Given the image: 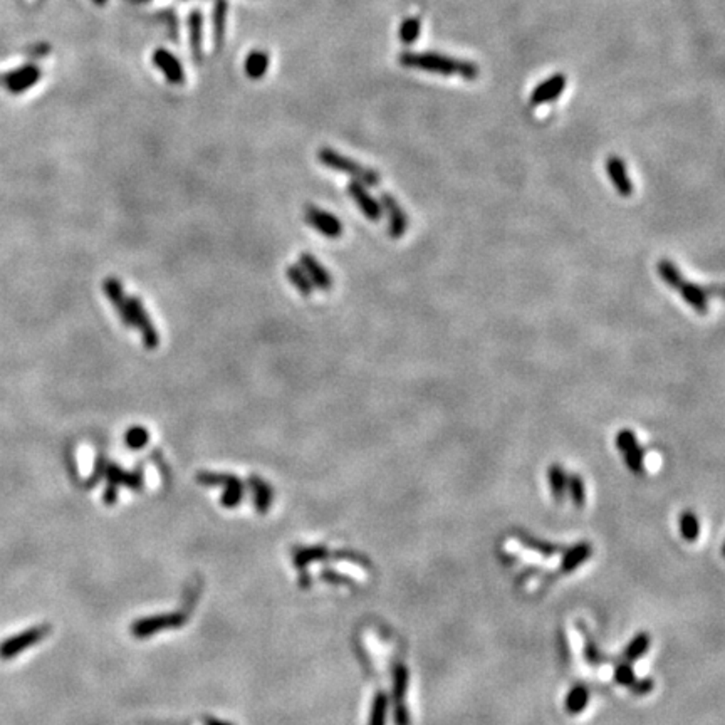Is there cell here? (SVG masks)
<instances>
[{"instance_id": "cell-1", "label": "cell", "mask_w": 725, "mask_h": 725, "mask_svg": "<svg viewBox=\"0 0 725 725\" xmlns=\"http://www.w3.org/2000/svg\"><path fill=\"white\" fill-rule=\"evenodd\" d=\"M398 63L408 69L425 71V73L440 74V76H461L467 81H474L480 74L479 66L475 63L455 59L439 52H403L398 57Z\"/></svg>"}, {"instance_id": "cell-2", "label": "cell", "mask_w": 725, "mask_h": 725, "mask_svg": "<svg viewBox=\"0 0 725 725\" xmlns=\"http://www.w3.org/2000/svg\"><path fill=\"white\" fill-rule=\"evenodd\" d=\"M317 160H319L322 166L346 173L351 176L353 180L366 185V187H378V185L382 183V175H379L377 170L361 165V163L353 160V158L344 157V154L336 152V150L329 147L319 148V152H317Z\"/></svg>"}, {"instance_id": "cell-3", "label": "cell", "mask_w": 725, "mask_h": 725, "mask_svg": "<svg viewBox=\"0 0 725 725\" xmlns=\"http://www.w3.org/2000/svg\"><path fill=\"white\" fill-rule=\"evenodd\" d=\"M128 306H130L131 324L133 328L140 331L143 346L147 349H157L158 344H160V336H158V331L154 328L152 317H150L148 311L145 309L141 299L138 296H130L128 298Z\"/></svg>"}, {"instance_id": "cell-4", "label": "cell", "mask_w": 725, "mask_h": 725, "mask_svg": "<svg viewBox=\"0 0 725 725\" xmlns=\"http://www.w3.org/2000/svg\"><path fill=\"white\" fill-rule=\"evenodd\" d=\"M49 631V626L41 625L29 628V630L22 631V633L16 636H11L6 642L0 643V658H2V660H11V658H14L19 655V653L24 652V650L34 647L35 643L46 638Z\"/></svg>"}, {"instance_id": "cell-5", "label": "cell", "mask_w": 725, "mask_h": 725, "mask_svg": "<svg viewBox=\"0 0 725 725\" xmlns=\"http://www.w3.org/2000/svg\"><path fill=\"white\" fill-rule=\"evenodd\" d=\"M304 220L307 225H311L314 231L328 238H339L344 232L343 222L338 217L316 205H309V203L304 207Z\"/></svg>"}, {"instance_id": "cell-6", "label": "cell", "mask_w": 725, "mask_h": 725, "mask_svg": "<svg viewBox=\"0 0 725 725\" xmlns=\"http://www.w3.org/2000/svg\"><path fill=\"white\" fill-rule=\"evenodd\" d=\"M379 203H382L383 215H386L388 219V236L395 240L403 238L406 231H408V215H406L403 207L388 192H383L379 195Z\"/></svg>"}, {"instance_id": "cell-7", "label": "cell", "mask_w": 725, "mask_h": 725, "mask_svg": "<svg viewBox=\"0 0 725 725\" xmlns=\"http://www.w3.org/2000/svg\"><path fill=\"white\" fill-rule=\"evenodd\" d=\"M346 192L366 219L371 220V222H379V220L383 219L382 203H379L378 198L371 195L368 188H366V185H362L356 180H351L346 185Z\"/></svg>"}, {"instance_id": "cell-8", "label": "cell", "mask_w": 725, "mask_h": 725, "mask_svg": "<svg viewBox=\"0 0 725 725\" xmlns=\"http://www.w3.org/2000/svg\"><path fill=\"white\" fill-rule=\"evenodd\" d=\"M42 78V71L37 68L35 64H24L20 66L19 69L11 71V73L0 76V84H6L7 90L14 95H20V92L30 90V87L35 86L39 83V79Z\"/></svg>"}, {"instance_id": "cell-9", "label": "cell", "mask_w": 725, "mask_h": 725, "mask_svg": "<svg viewBox=\"0 0 725 725\" xmlns=\"http://www.w3.org/2000/svg\"><path fill=\"white\" fill-rule=\"evenodd\" d=\"M185 614H163V616H153V618H143V620H138L133 623L131 633L136 636V638H147V636H152L158 633L160 630H165V628H176L181 626L185 623Z\"/></svg>"}, {"instance_id": "cell-10", "label": "cell", "mask_w": 725, "mask_h": 725, "mask_svg": "<svg viewBox=\"0 0 725 725\" xmlns=\"http://www.w3.org/2000/svg\"><path fill=\"white\" fill-rule=\"evenodd\" d=\"M103 291L106 298L109 299V303L113 304L114 311H116L119 321L125 328H133L131 324V316H130V306H128V298L125 293V287H123L121 281L116 279V277H106L103 281Z\"/></svg>"}, {"instance_id": "cell-11", "label": "cell", "mask_w": 725, "mask_h": 725, "mask_svg": "<svg viewBox=\"0 0 725 725\" xmlns=\"http://www.w3.org/2000/svg\"><path fill=\"white\" fill-rule=\"evenodd\" d=\"M566 84H568V78H566L564 74H552L546 81L537 84L532 90V92H530V106L537 108V106L541 104L556 101L561 96V92L566 90Z\"/></svg>"}, {"instance_id": "cell-12", "label": "cell", "mask_w": 725, "mask_h": 725, "mask_svg": "<svg viewBox=\"0 0 725 725\" xmlns=\"http://www.w3.org/2000/svg\"><path fill=\"white\" fill-rule=\"evenodd\" d=\"M607 171H608L609 181L613 183V187H614V190H616L618 195L623 198H628V197L633 195L635 185H633V181H631L630 175H628L625 160H623L621 157H618V154H611V157H608Z\"/></svg>"}, {"instance_id": "cell-13", "label": "cell", "mask_w": 725, "mask_h": 725, "mask_svg": "<svg viewBox=\"0 0 725 725\" xmlns=\"http://www.w3.org/2000/svg\"><path fill=\"white\" fill-rule=\"evenodd\" d=\"M153 64L165 74L166 81L175 86H181L185 83L183 66L176 57L166 49H157L153 52Z\"/></svg>"}, {"instance_id": "cell-14", "label": "cell", "mask_w": 725, "mask_h": 725, "mask_svg": "<svg viewBox=\"0 0 725 725\" xmlns=\"http://www.w3.org/2000/svg\"><path fill=\"white\" fill-rule=\"evenodd\" d=\"M299 265L304 269V272L307 274V277L311 279L312 286L317 287L321 291H329L333 287V277L328 269L322 265L319 260L314 257L309 252H303L299 257Z\"/></svg>"}, {"instance_id": "cell-15", "label": "cell", "mask_w": 725, "mask_h": 725, "mask_svg": "<svg viewBox=\"0 0 725 725\" xmlns=\"http://www.w3.org/2000/svg\"><path fill=\"white\" fill-rule=\"evenodd\" d=\"M676 291H678L682 299L698 314V316H705V314L709 312V296L705 293V287L698 286L695 282L685 281Z\"/></svg>"}, {"instance_id": "cell-16", "label": "cell", "mask_w": 725, "mask_h": 725, "mask_svg": "<svg viewBox=\"0 0 725 725\" xmlns=\"http://www.w3.org/2000/svg\"><path fill=\"white\" fill-rule=\"evenodd\" d=\"M188 44L192 49L193 59L200 63L203 57V16L200 11H192L188 14Z\"/></svg>"}, {"instance_id": "cell-17", "label": "cell", "mask_w": 725, "mask_h": 725, "mask_svg": "<svg viewBox=\"0 0 725 725\" xmlns=\"http://www.w3.org/2000/svg\"><path fill=\"white\" fill-rule=\"evenodd\" d=\"M269 64H271V57H269L267 52L260 49L250 51L244 63L245 74L250 79H254V81H257V79H262L267 74Z\"/></svg>"}, {"instance_id": "cell-18", "label": "cell", "mask_w": 725, "mask_h": 725, "mask_svg": "<svg viewBox=\"0 0 725 725\" xmlns=\"http://www.w3.org/2000/svg\"><path fill=\"white\" fill-rule=\"evenodd\" d=\"M593 554V547L587 542H579L576 546H573L571 549L564 554L563 561H561V571L563 573H573L574 569H578L585 561Z\"/></svg>"}, {"instance_id": "cell-19", "label": "cell", "mask_w": 725, "mask_h": 725, "mask_svg": "<svg viewBox=\"0 0 725 725\" xmlns=\"http://www.w3.org/2000/svg\"><path fill=\"white\" fill-rule=\"evenodd\" d=\"M227 14H229L227 0H215L214 14H212V20H214V46L217 47V49H222V44L225 41V25H227Z\"/></svg>"}, {"instance_id": "cell-20", "label": "cell", "mask_w": 725, "mask_h": 725, "mask_svg": "<svg viewBox=\"0 0 725 725\" xmlns=\"http://www.w3.org/2000/svg\"><path fill=\"white\" fill-rule=\"evenodd\" d=\"M657 272H658V276L662 277V281L665 282L670 289H678V287L682 286L685 281H687L683 277L682 271L678 269V265H676L674 260H670V259H662L660 262L657 264Z\"/></svg>"}, {"instance_id": "cell-21", "label": "cell", "mask_w": 725, "mask_h": 725, "mask_svg": "<svg viewBox=\"0 0 725 725\" xmlns=\"http://www.w3.org/2000/svg\"><path fill=\"white\" fill-rule=\"evenodd\" d=\"M547 480H549V487L556 501H563L566 492H568V474L559 463H552L547 467Z\"/></svg>"}, {"instance_id": "cell-22", "label": "cell", "mask_w": 725, "mask_h": 725, "mask_svg": "<svg viewBox=\"0 0 725 725\" xmlns=\"http://www.w3.org/2000/svg\"><path fill=\"white\" fill-rule=\"evenodd\" d=\"M286 276H287V279H289L291 284H293L296 289L299 291L303 298H311L314 286H312L311 279L307 277V274L304 272V269L300 267V265L291 264L289 267H287Z\"/></svg>"}, {"instance_id": "cell-23", "label": "cell", "mask_w": 725, "mask_h": 725, "mask_svg": "<svg viewBox=\"0 0 725 725\" xmlns=\"http://www.w3.org/2000/svg\"><path fill=\"white\" fill-rule=\"evenodd\" d=\"M106 474H108V479L111 484L118 485V484H123V485H128L130 489H140L141 487V474L140 472H131V474H128V472H123L121 468H119L118 465H114V463H108L106 465Z\"/></svg>"}, {"instance_id": "cell-24", "label": "cell", "mask_w": 725, "mask_h": 725, "mask_svg": "<svg viewBox=\"0 0 725 725\" xmlns=\"http://www.w3.org/2000/svg\"><path fill=\"white\" fill-rule=\"evenodd\" d=\"M587 702H590V692H587V688L585 685H576V687H573L571 690H569L568 697H566V710L571 715L581 714V712L586 709Z\"/></svg>"}, {"instance_id": "cell-25", "label": "cell", "mask_w": 725, "mask_h": 725, "mask_svg": "<svg viewBox=\"0 0 725 725\" xmlns=\"http://www.w3.org/2000/svg\"><path fill=\"white\" fill-rule=\"evenodd\" d=\"M408 680L410 674L406 665L398 663L395 670H393V700H395L396 704L398 702H403L406 690H408Z\"/></svg>"}, {"instance_id": "cell-26", "label": "cell", "mask_w": 725, "mask_h": 725, "mask_svg": "<svg viewBox=\"0 0 725 725\" xmlns=\"http://www.w3.org/2000/svg\"><path fill=\"white\" fill-rule=\"evenodd\" d=\"M678 528L682 537L688 542H695L698 536H700V523H698V517L690 511L683 512V514L680 516Z\"/></svg>"}, {"instance_id": "cell-27", "label": "cell", "mask_w": 725, "mask_h": 725, "mask_svg": "<svg viewBox=\"0 0 725 725\" xmlns=\"http://www.w3.org/2000/svg\"><path fill=\"white\" fill-rule=\"evenodd\" d=\"M250 484H252V489H254V494H255V504H257V509L259 512H267L269 506H271L272 502V489L269 487V484H265V482L262 479H259V477H250Z\"/></svg>"}, {"instance_id": "cell-28", "label": "cell", "mask_w": 725, "mask_h": 725, "mask_svg": "<svg viewBox=\"0 0 725 725\" xmlns=\"http://www.w3.org/2000/svg\"><path fill=\"white\" fill-rule=\"evenodd\" d=\"M388 705H390V698H388L386 693L378 692L374 695L373 705H371L370 725H386Z\"/></svg>"}, {"instance_id": "cell-29", "label": "cell", "mask_w": 725, "mask_h": 725, "mask_svg": "<svg viewBox=\"0 0 725 725\" xmlns=\"http://www.w3.org/2000/svg\"><path fill=\"white\" fill-rule=\"evenodd\" d=\"M420 32H422V20L418 17H408V19L401 22L398 37L406 46H410V44H413L420 37Z\"/></svg>"}, {"instance_id": "cell-30", "label": "cell", "mask_w": 725, "mask_h": 725, "mask_svg": "<svg viewBox=\"0 0 725 725\" xmlns=\"http://www.w3.org/2000/svg\"><path fill=\"white\" fill-rule=\"evenodd\" d=\"M648 648H650L648 633H638L630 643H628V647L625 650V660H628V662L638 660L640 657H643L645 653L648 652Z\"/></svg>"}, {"instance_id": "cell-31", "label": "cell", "mask_w": 725, "mask_h": 725, "mask_svg": "<svg viewBox=\"0 0 725 725\" xmlns=\"http://www.w3.org/2000/svg\"><path fill=\"white\" fill-rule=\"evenodd\" d=\"M242 495H244V487H242V482L233 477V479L225 485L224 495H222V504L225 507H236L240 504Z\"/></svg>"}, {"instance_id": "cell-32", "label": "cell", "mask_w": 725, "mask_h": 725, "mask_svg": "<svg viewBox=\"0 0 725 725\" xmlns=\"http://www.w3.org/2000/svg\"><path fill=\"white\" fill-rule=\"evenodd\" d=\"M125 441L131 450H140L150 441V432L141 425L130 427L125 435Z\"/></svg>"}, {"instance_id": "cell-33", "label": "cell", "mask_w": 725, "mask_h": 725, "mask_svg": "<svg viewBox=\"0 0 725 725\" xmlns=\"http://www.w3.org/2000/svg\"><path fill=\"white\" fill-rule=\"evenodd\" d=\"M568 492H569V495H571L574 506L581 507L583 504H585L586 489H585V482H583L581 475H578V474L568 475Z\"/></svg>"}, {"instance_id": "cell-34", "label": "cell", "mask_w": 725, "mask_h": 725, "mask_svg": "<svg viewBox=\"0 0 725 725\" xmlns=\"http://www.w3.org/2000/svg\"><path fill=\"white\" fill-rule=\"evenodd\" d=\"M326 556H328L326 547H309V549H300L296 552L294 563L296 566H299V568H304V566L311 564L312 561L322 559L326 558Z\"/></svg>"}, {"instance_id": "cell-35", "label": "cell", "mask_w": 725, "mask_h": 725, "mask_svg": "<svg viewBox=\"0 0 725 725\" xmlns=\"http://www.w3.org/2000/svg\"><path fill=\"white\" fill-rule=\"evenodd\" d=\"M625 455V463L626 467L630 468L633 474H643L645 472V452L642 446H635V449H631L630 452L623 453Z\"/></svg>"}, {"instance_id": "cell-36", "label": "cell", "mask_w": 725, "mask_h": 725, "mask_svg": "<svg viewBox=\"0 0 725 725\" xmlns=\"http://www.w3.org/2000/svg\"><path fill=\"white\" fill-rule=\"evenodd\" d=\"M614 445H616V449L620 450V452L626 453L630 452L631 449H635V446H638V439H636L635 432L630 430V428H623V430H620L616 433V437H614Z\"/></svg>"}, {"instance_id": "cell-37", "label": "cell", "mask_w": 725, "mask_h": 725, "mask_svg": "<svg viewBox=\"0 0 725 725\" xmlns=\"http://www.w3.org/2000/svg\"><path fill=\"white\" fill-rule=\"evenodd\" d=\"M614 680L620 685H623V687H631V683L635 682L636 676L633 669H631L628 663H623V665H618L616 669H614Z\"/></svg>"}, {"instance_id": "cell-38", "label": "cell", "mask_w": 725, "mask_h": 725, "mask_svg": "<svg viewBox=\"0 0 725 725\" xmlns=\"http://www.w3.org/2000/svg\"><path fill=\"white\" fill-rule=\"evenodd\" d=\"M393 719H395V725H410L412 720H410V712L406 709L403 702H398L395 707V714H393Z\"/></svg>"}, {"instance_id": "cell-39", "label": "cell", "mask_w": 725, "mask_h": 725, "mask_svg": "<svg viewBox=\"0 0 725 725\" xmlns=\"http://www.w3.org/2000/svg\"><path fill=\"white\" fill-rule=\"evenodd\" d=\"M653 687H655V683H653L652 678H643V680H635V682L631 683L630 688L636 693V695H645V693L652 692Z\"/></svg>"}, {"instance_id": "cell-40", "label": "cell", "mask_w": 725, "mask_h": 725, "mask_svg": "<svg viewBox=\"0 0 725 725\" xmlns=\"http://www.w3.org/2000/svg\"><path fill=\"white\" fill-rule=\"evenodd\" d=\"M586 660L590 663H598L599 662V652L598 648L595 647V643L587 642L586 645Z\"/></svg>"}, {"instance_id": "cell-41", "label": "cell", "mask_w": 725, "mask_h": 725, "mask_svg": "<svg viewBox=\"0 0 725 725\" xmlns=\"http://www.w3.org/2000/svg\"><path fill=\"white\" fill-rule=\"evenodd\" d=\"M114 501H116V485L111 484L108 489H106V492H104V502L106 504H113Z\"/></svg>"}, {"instance_id": "cell-42", "label": "cell", "mask_w": 725, "mask_h": 725, "mask_svg": "<svg viewBox=\"0 0 725 725\" xmlns=\"http://www.w3.org/2000/svg\"><path fill=\"white\" fill-rule=\"evenodd\" d=\"M705 293H707V296L712 294V296H714V298H722V287H720L719 284L710 286V287H707Z\"/></svg>"}, {"instance_id": "cell-43", "label": "cell", "mask_w": 725, "mask_h": 725, "mask_svg": "<svg viewBox=\"0 0 725 725\" xmlns=\"http://www.w3.org/2000/svg\"><path fill=\"white\" fill-rule=\"evenodd\" d=\"M205 725H232V724L222 722V720H217V719H207Z\"/></svg>"}, {"instance_id": "cell-44", "label": "cell", "mask_w": 725, "mask_h": 725, "mask_svg": "<svg viewBox=\"0 0 725 725\" xmlns=\"http://www.w3.org/2000/svg\"><path fill=\"white\" fill-rule=\"evenodd\" d=\"M92 2H95L96 6L103 7V6H106V4H108V0H92Z\"/></svg>"}, {"instance_id": "cell-45", "label": "cell", "mask_w": 725, "mask_h": 725, "mask_svg": "<svg viewBox=\"0 0 725 725\" xmlns=\"http://www.w3.org/2000/svg\"><path fill=\"white\" fill-rule=\"evenodd\" d=\"M131 2H150V0H131Z\"/></svg>"}]
</instances>
